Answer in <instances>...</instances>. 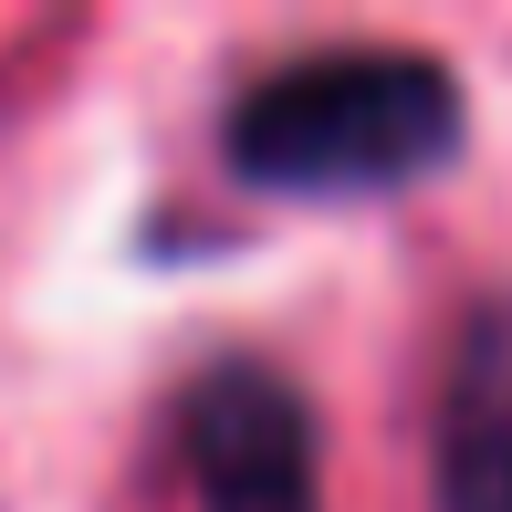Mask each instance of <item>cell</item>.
<instances>
[{
	"label": "cell",
	"mask_w": 512,
	"mask_h": 512,
	"mask_svg": "<svg viewBox=\"0 0 512 512\" xmlns=\"http://www.w3.org/2000/svg\"><path fill=\"white\" fill-rule=\"evenodd\" d=\"M220 147L251 189H283V199L408 189L460 147V74L429 53H387V42L293 53L230 105Z\"/></svg>",
	"instance_id": "cell-1"
},
{
	"label": "cell",
	"mask_w": 512,
	"mask_h": 512,
	"mask_svg": "<svg viewBox=\"0 0 512 512\" xmlns=\"http://www.w3.org/2000/svg\"><path fill=\"white\" fill-rule=\"evenodd\" d=\"M178 460L199 512H324V439L272 356H209L178 387Z\"/></svg>",
	"instance_id": "cell-2"
},
{
	"label": "cell",
	"mask_w": 512,
	"mask_h": 512,
	"mask_svg": "<svg viewBox=\"0 0 512 512\" xmlns=\"http://www.w3.org/2000/svg\"><path fill=\"white\" fill-rule=\"evenodd\" d=\"M429 492L439 512H512V304H481L460 324L439 439H429Z\"/></svg>",
	"instance_id": "cell-3"
}]
</instances>
